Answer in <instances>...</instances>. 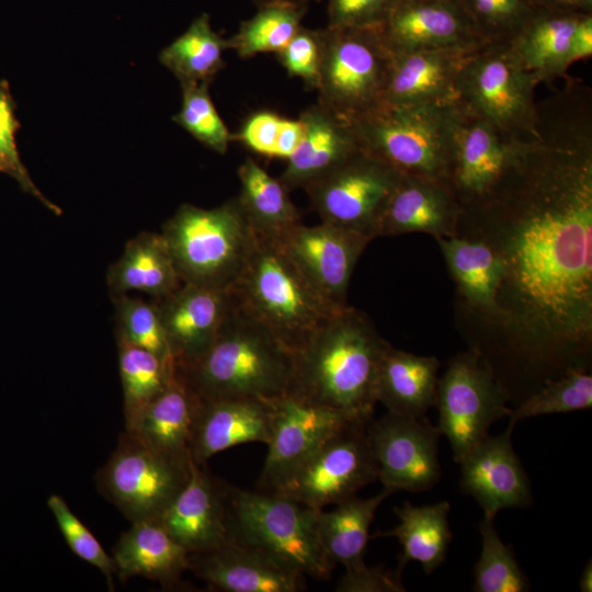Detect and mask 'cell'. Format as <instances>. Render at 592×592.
I'll list each match as a JSON object with an SVG mask.
<instances>
[{
  "mask_svg": "<svg viewBox=\"0 0 592 592\" xmlns=\"http://www.w3.org/2000/svg\"><path fill=\"white\" fill-rule=\"evenodd\" d=\"M440 362L387 345L375 382L376 402L389 412L424 417L435 405Z\"/></svg>",
  "mask_w": 592,
  "mask_h": 592,
  "instance_id": "cell-30",
  "label": "cell"
},
{
  "mask_svg": "<svg viewBox=\"0 0 592 592\" xmlns=\"http://www.w3.org/2000/svg\"><path fill=\"white\" fill-rule=\"evenodd\" d=\"M228 39L217 34L206 13L196 18L187 30L159 54L160 62L181 86L208 83L225 67L223 54Z\"/></svg>",
  "mask_w": 592,
  "mask_h": 592,
  "instance_id": "cell-36",
  "label": "cell"
},
{
  "mask_svg": "<svg viewBox=\"0 0 592 592\" xmlns=\"http://www.w3.org/2000/svg\"><path fill=\"white\" fill-rule=\"evenodd\" d=\"M592 55V14L581 13L571 41L572 64Z\"/></svg>",
  "mask_w": 592,
  "mask_h": 592,
  "instance_id": "cell-51",
  "label": "cell"
},
{
  "mask_svg": "<svg viewBox=\"0 0 592 592\" xmlns=\"http://www.w3.org/2000/svg\"><path fill=\"white\" fill-rule=\"evenodd\" d=\"M238 177L241 189L237 198L255 234L280 241L301 224L289 191L252 158L240 164Z\"/></svg>",
  "mask_w": 592,
  "mask_h": 592,
  "instance_id": "cell-33",
  "label": "cell"
},
{
  "mask_svg": "<svg viewBox=\"0 0 592 592\" xmlns=\"http://www.w3.org/2000/svg\"><path fill=\"white\" fill-rule=\"evenodd\" d=\"M388 344L366 314L345 306L295 353L288 394L369 422L377 371Z\"/></svg>",
  "mask_w": 592,
  "mask_h": 592,
  "instance_id": "cell-2",
  "label": "cell"
},
{
  "mask_svg": "<svg viewBox=\"0 0 592 592\" xmlns=\"http://www.w3.org/2000/svg\"><path fill=\"white\" fill-rule=\"evenodd\" d=\"M464 118L465 113L456 102L383 103L350 123L363 150L401 174L425 177L447 184Z\"/></svg>",
  "mask_w": 592,
  "mask_h": 592,
  "instance_id": "cell-5",
  "label": "cell"
},
{
  "mask_svg": "<svg viewBox=\"0 0 592 592\" xmlns=\"http://www.w3.org/2000/svg\"><path fill=\"white\" fill-rule=\"evenodd\" d=\"M576 9L580 13L592 14V0H577Z\"/></svg>",
  "mask_w": 592,
  "mask_h": 592,
  "instance_id": "cell-55",
  "label": "cell"
},
{
  "mask_svg": "<svg viewBox=\"0 0 592 592\" xmlns=\"http://www.w3.org/2000/svg\"><path fill=\"white\" fill-rule=\"evenodd\" d=\"M198 405L200 399L174 365L166 388L148 406L129 433L155 451L190 464L192 431Z\"/></svg>",
  "mask_w": 592,
  "mask_h": 592,
  "instance_id": "cell-29",
  "label": "cell"
},
{
  "mask_svg": "<svg viewBox=\"0 0 592 592\" xmlns=\"http://www.w3.org/2000/svg\"><path fill=\"white\" fill-rule=\"evenodd\" d=\"M568 79L537 103L539 137L457 227L500 258L498 326L540 358L592 338V93Z\"/></svg>",
  "mask_w": 592,
  "mask_h": 592,
  "instance_id": "cell-1",
  "label": "cell"
},
{
  "mask_svg": "<svg viewBox=\"0 0 592 592\" xmlns=\"http://www.w3.org/2000/svg\"><path fill=\"white\" fill-rule=\"evenodd\" d=\"M275 55L291 77L300 78L308 89L317 90L322 58V30L301 25L288 44Z\"/></svg>",
  "mask_w": 592,
  "mask_h": 592,
  "instance_id": "cell-46",
  "label": "cell"
},
{
  "mask_svg": "<svg viewBox=\"0 0 592 592\" xmlns=\"http://www.w3.org/2000/svg\"><path fill=\"white\" fill-rule=\"evenodd\" d=\"M592 407V375L580 365L566 368L558 379L546 384L512 409L509 425L525 418L543 414L566 413Z\"/></svg>",
  "mask_w": 592,
  "mask_h": 592,
  "instance_id": "cell-39",
  "label": "cell"
},
{
  "mask_svg": "<svg viewBox=\"0 0 592 592\" xmlns=\"http://www.w3.org/2000/svg\"><path fill=\"white\" fill-rule=\"evenodd\" d=\"M319 512L276 492L227 487L230 540L258 547L305 576L328 580L335 565L319 543Z\"/></svg>",
  "mask_w": 592,
  "mask_h": 592,
  "instance_id": "cell-7",
  "label": "cell"
},
{
  "mask_svg": "<svg viewBox=\"0 0 592 592\" xmlns=\"http://www.w3.org/2000/svg\"><path fill=\"white\" fill-rule=\"evenodd\" d=\"M18 127L12 96L7 84L0 82V172L16 180L24 191L41 201L49 210L60 214L58 206L47 200L35 186L21 161L15 143Z\"/></svg>",
  "mask_w": 592,
  "mask_h": 592,
  "instance_id": "cell-45",
  "label": "cell"
},
{
  "mask_svg": "<svg viewBox=\"0 0 592 592\" xmlns=\"http://www.w3.org/2000/svg\"><path fill=\"white\" fill-rule=\"evenodd\" d=\"M379 32L391 54L471 52L488 43L459 0H397Z\"/></svg>",
  "mask_w": 592,
  "mask_h": 592,
  "instance_id": "cell-15",
  "label": "cell"
},
{
  "mask_svg": "<svg viewBox=\"0 0 592 592\" xmlns=\"http://www.w3.org/2000/svg\"><path fill=\"white\" fill-rule=\"evenodd\" d=\"M177 369L200 400L272 401L291 390L295 353L231 293L230 307L212 344L194 362Z\"/></svg>",
  "mask_w": 592,
  "mask_h": 592,
  "instance_id": "cell-3",
  "label": "cell"
},
{
  "mask_svg": "<svg viewBox=\"0 0 592 592\" xmlns=\"http://www.w3.org/2000/svg\"><path fill=\"white\" fill-rule=\"evenodd\" d=\"M401 177L395 168L361 149L304 190L321 221L373 240Z\"/></svg>",
  "mask_w": 592,
  "mask_h": 592,
  "instance_id": "cell-13",
  "label": "cell"
},
{
  "mask_svg": "<svg viewBox=\"0 0 592 592\" xmlns=\"http://www.w3.org/2000/svg\"><path fill=\"white\" fill-rule=\"evenodd\" d=\"M117 340L146 350L164 362H174L155 300L130 294L114 296Z\"/></svg>",
  "mask_w": 592,
  "mask_h": 592,
  "instance_id": "cell-41",
  "label": "cell"
},
{
  "mask_svg": "<svg viewBox=\"0 0 592 592\" xmlns=\"http://www.w3.org/2000/svg\"><path fill=\"white\" fill-rule=\"evenodd\" d=\"M367 435L383 487L421 492L431 489L441 477L437 426L424 417L387 412L367 423Z\"/></svg>",
  "mask_w": 592,
  "mask_h": 592,
  "instance_id": "cell-14",
  "label": "cell"
},
{
  "mask_svg": "<svg viewBox=\"0 0 592 592\" xmlns=\"http://www.w3.org/2000/svg\"><path fill=\"white\" fill-rule=\"evenodd\" d=\"M486 42H509L522 29L538 0H459Z\"/></svg>",
  "mask_w": 592,
  "mask_h": 592,
  "instance_id": "cell-43",
  "label": "cell"
},
{
  "mask_svg": "<svg viewBox=\"0 0 592 592\" xmlns=\"http://www.w3.org/2000/svg\"><path fill=\"white\" fill-rule=\"evenodd\" d=\"M113 296L133 292L153 299L174 292L182 281L162 234L141 232L130 239L107 271Z\"/></svg>",
  "mask_w": 592,
  "mask_h": 592,
  "instance_id": "cell-32",
  "label": "cell"
},
{
  "mask_svg": "<svg viewBox=\"0 0 592 592\" xmlns=\"http://www.w3.org/2000/svg\"><path fill=\"white\" fill-rule=\"evenodd\" d=\"M372 241L355 231L321 221L293 228L282 240L285 252L334 308L346 305L354 266Z\"/></svg>",
  "mask_w": 592,
  "mask_h": 592,
  "instance_id": "cell-17",
  "label": "cell"
},
{
  "mask_svg": "<svg viewBox=\"0 0 592 592\" xmlns=\"http://www.w3.org/2000/svg\"><path fill=\"white\" fill-rule=\"evenodd\" d=\"M304 136V126L299 118L283 117L278 133L275 158L287 160L298 148Z\"/></svg>",
  "mask_w": 592,
  "mask_h": 592,
  "instance_id": "cell-50",
  "label": "cell"
},
{
  "mask_svg": "<svg viewBox=\"0 0 592 592\" xmlns=\"http://www.w3.org/2000/svg\"><path fill=\"white\" fill-rule=\"evenodd\" d=\"M283 117L271 111L251 114L234 139L252 152L275 158V149Z\"/></svg>",
  "mask_w": 592,
  "mask_h": 592,
  "instance_id": "cell-49",
  "label": "cell"
},
{
  "mask_svg": "<svg viewBox=\"0 0 592 592\" xmlns=\"http://www.w3.org/2000/svg\"><path fill=\"white\" fill-rule=\"evenodd\" d=\"M190 570L210 588L225 592H298L305 574L254 546L235 540L190 553Z\"/></svg>",
  "mask_w": 592,
  "mask_h": 592,
  "instance_id": "cell-18",
  "label": "cell"
},
{
  "mask_svg": "<svg viewBox=\"0 0 592 592\" xmlns=\"http://www.w3.org/2000/svg\"><path fill=\"white\" fill-rule=\"evenodd\" d=\"M227 487L191 459L186 485L158 521L189 553L219 547L230 540Z\"/></svg>",
  "mask_w": 592,
  "mask_h": 592,
  "instance_id": "cell-20",
  "label": "cell"
},
{
  "mask_svg": "<svg viewBox=\"0 0 592 592\" xmlns=\"http://www.w3.org/2000/svg\"><path fill=\"white\" fill-rule=\"evenodd\" d=\"M384 566L368 567L365 562L345 569L335 587L339 592H402L406 591L401 572Z\"/></svg>",
  "mask_w": 592,
  "mask_h": 592,
  "instance_id": "cell-48",
  "label": "cell"
},
{
  "mask_svg": "<svg viewBox=\"0 0 592 592\" xmlns=\"http://www.w3.org/2000/svg\"><path fill=\"white\" fill-rule=\"evenodd\" d=\"M435 240L466 305L499 325L503 264L494 250L482 240L463 236Z\"/></svg>",
  "mask_w": 592,
  "mask_h": 592,
  "instance_id": "cell-31",
  "label": "cell"
},
{
  "mask_svg": "<svg viewBox=\"0 0 592 592\" xmlns=\"http://www.w3.org/2000/svg\"><path fill=\"white\" fill-rule=\"evenodd\" d=\"M115 573L123 580L145 577L174 588L190 570V553L158 520L132 522L113 549Z\"/></svg>",
  "mask_w": 592,
  "mask_h": 592,
  "instance_id": "cell-28",
  "label": "cell"
},
{
  "mask_svg": "<svg viewBox=\"0 0 592 592\" xmlns=\"http://www.w3.org/2000/svg\"><path fill=\"white\" fill-rule=\"evenodd\" d=\"M298 118L304 136L280 178L288 191L304 189L362 149L352 124L319 103L305 109Z\"/></svg>",
  "mask_w": 592,
  "mask_h": 592,
  "instance_id": "cell-25",
  "label": "cell"
},
{
  "mask_svg": "<svg viewBox=\"0 0 592 592\" xmlns=\"http://www.w3.org/2000/svg\"><path fill=\"white\" fill-rule=\"evenodd\" d=\"M391 493L384 488L373 497L354 496L334 504L331 511L320 510L317 520L318 538L331 562L341 563L345 569L364 562L369 526L378 506Z\"/></svg>",
  "mask_w": 592,
  "mask_h": 592,
  "instance_id": "cell-35",
  "label": "cell"
},
{
  "mask_svg": "<svg viewBox=\"0 0 592 592\" xmlns=\"http://www.w3.org/2000/svg\"><path fill=\"white\" fill-rule=\"evenodd\" d=\"M47 505L72 553L96 567L105 576L110 589L113 590L115 565L112 556L104 550L92 532L71 511L62 497L50 494Z\"/></svg>",
  "mask_w": 592,
  "mask_h": 592,
  "instance_id": "cell-44",
  "label": "cell"
},
{
  "mask_svg": "<svg viewBox=\"0 0 592 592\" xmlns=\"http://www.w3.org/2000/svg\"><path fill=\"white\" fill-rule=\"evenodd\" d=\"M273 400L221 398L200 400L192 439L191 459L197 465L229 447L261 442L272 433Z\"/></svg>",
  "mask_w": 592,
  "mask_h": 592,
  "instance_id": "cell-23",
  "label": "cell"
},
{
  "mask_svg": "<svg viewBox=\"0 0 592 592\" xmlns=\"http://www.w3.org/2000/svg\"><path fill=\"white\" fill-rule=\"evenodd\" d=\"M449 510L447 501L422 506L406 502L394 508L399 524L380 535L398 539L402 548L399 568L417 561L430 574L444 562L453 536L448 524Z\"/></svg>",
  "mask_w": 592,
  "mask_h": 592,
  "instance_id": "cell-34",
  "label": "cell"
},
{
  "mask_svg": "<svg viewBox=\"0 0 592 592\" xmlns=\"http://www.w3.org/2000/svg\"><path fill=\"white\" fill-rule=\"evenodd\" d=\"M249 20L241 22L238 32L228 38L229 49L240 58L261 53H278L301 26L306 7L267 4L258 8Z\"/></svg>",
  "mask_w": 592,
  "mask_h": 592,
  "instance_id": "cell-38",
  "label": "cell"
},
{
  "mask_svg": "<svg viewBox=\"0 0 592 592\" xmlns=\"http://www.w3.org/2000/svg\"><path fill=\"white\" fill-rule=\"evenodd\" d=\"M351 420L333 409L295 395L273 400V422L260 490L274 491L331 434Z\"/></svg>",
  "mask_w": 592,
  "mask_h": 592,
  "instance_id": "cell-16",
  "label": "cell"
},
{
  "mask_svg": "<svg viewBox=\"0 0 592 592\" xmlns=\"http://www.w3.org/2000/svg\"><path fill=\"white\" fill-rule=\"evenodd\" d=\"M580 12L538 4L519 33L509 41L515 58L539 83H549L567 73L571 41Z\"/></svg>",
  "mask_w": 592,
  "mask_h": 592,
  "instance_id": "cell-26",
  "label": "cell"
},
{
  "mask_svg": "<svg viewBox=\"0 0 592 592\" xmlns=\"http://www.w3.org/2000/svg\"><path fill=\"white\" fill-rule=\"evenodd\" d=\"M494 520L483 517L479 524L481 554L474 566L476 592H526L530 581L522 571L512 548L498 535Z\"/></svg>",
  "mask_w": 592,
  "mask_h": 592,
  "instance_id": "cell-40",
  "label": "cell"
},
{
  "mask_svg": "<svg viewBox=\"0 0 592 592\" xmlns=\"http://www.w3.org/2000/svg\"><path fill=\"white\" fill-rule=\"evenodd\" d=\"M539 1L548 3V4L557 5V7H560V8L577 11V9H576L577 0H539Z\"/></svg>",
  "mask_w": 592,
  "mask_h": 592,
  "instance_id": "cell-54",
  "label": "cell"
},
{
  "mask_svg": "<svg viewBox=\"0 0 592 592\" xmlns=\"http://www.w3.org/2000/svg\"><path fill=\"white\" fill-rule=\"evenodd\" d=\"M190 464L172 459L124 431L95 475L100 493L130 522L158 520L186 485Z\"/></svg>",
  "mask_w": 592,
  "mask_h": 592,
  "instance_id": "cell-11",
  "label": "cell"
},
{
  "mask_svg": "<svg viewBox=\"0 0 592 592\" xmlns=\"http://www.w3.org/2000/svg\"><path fill=\"white\" fill-rule=\"evenodd\" d=\"M537 84L509 42H488L464 60L455 83V102L466 115L490 123L510 138L530 141L539 137Z\"/></svg>",
  "mask_w": 592,
  "mask_h": 592,
  "instance_id": "cell-8",
  "label": "cell"
},
{
  "mask_svg": "<svg viewBox=\"0 0 592 592\" xmlns=\"http://www.w3.org/2000/svg\"><path fill=\"white\" fill-rule=\"evenodd\" d=\"M397 0H329L328 27H378Z\"/></svg>",
  "mask_w": 592,
  "mask_h": 592,
  "instance_id": "cell-47",
  "label": "cell"
},
{
  "mask_svg": "<svg viewBox=\"0 0 592 592\" xmlns=\"http://www.w3.org/2000/svg\"><path fill=\"white\" fill-rule=\"evenodd\" d=\"M118 369L124 399L125 431H133L148 406L166 388L174 362L117 340Z\"/></svg>",
  "mask_w": 592,
  "mask_h": 592,
  "instance_id": "cell-37",
  "label": "cell"
},
{
  "mask_svg": "<svg viewBox=\"0 0 592 592\" xmlns=\"http://www.w3.org/2000/svg\"><path fill=\"white\" fill-rule=\"evenodd\" d=\"M367 423L348 421L274 491L310 508L340 503L378 480Z\"/></svg>",
  "mask_w": 592,
  "mask_h": 592,
  "instance_id": "cell-12",
  "label": "cell"
},
{
  "mask_svg": "<svg viewBox=\"0 0 592 592\" xmlns=\"http://www.w3.org/2000/svg\"><path fill=\"white\" fill-rule=\"evenodd\" d=\"M253 236L246 266L230 291L297 353L340 309L323 298L278 241L254 231Z\"/></svg>",
  "mask_w": 592,
  "mask_h": 592,
  "instance_id": "cell-4",
  "label": "cell"
},
{
  "mask_svg": "<svg viewBox=\"0 0 592 592\" xmlns=\"http://www.w3.org/2000/svg\"><path fill=\"white\" fill-rule=\"evenodd\" d=\"M460 214L462 205L445 182L402 174L382 215L377 237L408 232L454 237Z\"/></svg>",
  "mask_w": 592,
  "mask_h": 592,
  "instance_id": "cell-24",
  "label": "cell"
},
{
  "mask_svg": "<svg viewBox=\"0 0 592 592\" xmlns=\"http://www.w3.org/2000/svg\"><path fill=\"white\" fill-rule=\"evenodd\" d=\"M578 585L581 592L592 591V561L591 560H589V562L583 568L579 578Z\"/></svg>",
  "mask_w": 592,
  "mask_h": 592,
  "instance_id": "cell-52",
  "label": "cell"
},
{
  "mask_svg": "<svg viewBox=\"0 0 592 592\" xmlns=\"http://www.w3.org/2000/svg\"><path fill=\"white\" fill-rule=\"evenodd\" d=\"M391 53L378 27L322 29L320 105L353 122L384 103Z\"/></svg>",
  "mask_w": 592,
  "mask_h": 592,
  "instance_id": "cell-9",
  "label": "cell"
},
{
  "mask_svg": "<svg viewBox=\"0 0 592 592\" xmlns=\"http://www.w3.org/2000/svg\"><path fill=\"white\" fill-rule=\"evenodd\" d=\"M161 234L182 283L220 291L239 280L254 237L237 197L209 209L183 204Z\"/></svg>",
  "mask_w": 592,
  "mask_h": 592,
  "instance_id": "cell-6",
  "label": "cell"
},
{
  "mask_svg": "<svg viewBox=\"0 0 592 592\" xmlns=\"http://www.w3.org/2000/svg\"><path fill=\"white\" fill-rule=\"evenodd\" d=\"M513 428L499 435H488L458 464L459 487L473 497L483 517L494 520L498 512L524 508L532 502L530 479L511 441Z\"/></svg>",
  "mask_w": 592,
  "mask_h": 592,
  "instance_id": "cell-19",
  "label": "cell"
},
{
  "mask_svg": "<svg viewBox=\"0 0 592 592\" xmlns=\"http://www.w3.org/2000/svg\"><path fill=\"white\" fill-rule=\"evenodd\" d=\"M471 52L421 50L391 54L384 103L418 105L455 102L456 79Z\"/></svg>",
  "mask_w": 592,
  "mask_h": 592,
  "instance_id": "cell-27",
  "label": "cell"
},
{
  "mask_svg": "<svg viewBox=\"0 0 592 592\" xmlns=\"http://www.w3.org/2000/svg\"><path fill=\"white\" fill-rule=\"evenodd\" d=\"M257 7H263L267 4H288L296 7H306L311 0H252Z\"/></svg>",
  "mask_w": 592,
  "mask_h": 592,
  "instance_id": "cell-53",
  "label": "cell"
},
{
  "mask_svg": "<svg viewBox=\"0 0 592 592\" xmlns=\"http://www.w3.org/2000/svg\"><path fill=\"white\" fill-rule=\"evenodd\" d=\"M530 141L510 138L490 123L465 114L447 182L460 205L488 193Z\"/></svg>",
  "mask_w": 592,
  "mask_h": 592,
  "instance_id": "cell-21",
  "label": "cell"
},
{
  "mask_svg": "<svg viewBox=\"0 0 592 592\" xmlns=\"http://www.w3.org/2000/svg\"><path fill=\"white\" fill-rule=\"evenodd\" d=\"M174 365L184 367L214 341L231 304L230 291L182 283L171 294L153 299Z\"/></svg>",
  "mask_w": 592,
  "mask_h": 592,
  "instance_id": "cell-22",
  "label": "cell"
},
{
  "mask_svg": "<svg viewBox=\"0 0 592 592\" xmlns=\"http://www.w3.org/2000/svg\"><path fill=\"white\" fill-rule=\"evenodd\" d=\"M208 83L181 86L182 105L172 119L213 151L224 155L232 135L218 114Z\"/></svg>",
  "mask_w": 592,
  "mask_h": 592,
  "instance_id": "cell-42",
  "label": "cell"
},
{
  "mask_svg": "<svg viewBox=\"0 0 592 592\" xmlns=\"http://www.w3.org/2000/svg\"><path fill=\"white\" fill-rule=\"evenodd\" d=\"M509 391L478 349L449 361L437 379L434 406L439 411L437 429L447 436L456 463L489 435L496 421L509 417Z\"/></svg>",
  "mask_w": 592,
  "mask_h": 592,
  "instance_id": "cell-10",
  "label": "cell"
}]
</instances>
